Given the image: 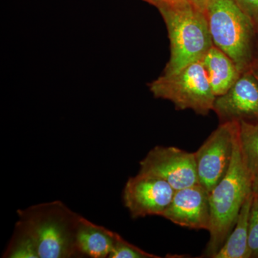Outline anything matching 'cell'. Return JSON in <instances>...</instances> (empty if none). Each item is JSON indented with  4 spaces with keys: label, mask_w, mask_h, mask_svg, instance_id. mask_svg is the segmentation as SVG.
<instances>
[{
    "label": "cell",
    "mask_w": 258,
    "mask_h": 258,
    "mask_svg": "<svg viewBox=\"0 0 258 258\" xmlns=\"http://www.w3.org/2000/svg\"><path fill=\"white\" fill-rule=\"evenodd\" d=\"M19 220L36 247L38 258L82 257L77 244L81 215L62 202L19 210Z\"/></svg>",
    "instance_id": "obj_1"
},
{
    "label": "cell",
    "mask_w": 258,
    "mask_h": 258,
    "mask_svg": "<svg viewBox=\"0 0 258 258\" xmlns=\"http://www.w3.org/2000/svg\"><path fill=\"white\" fill-rule=\"evenodd\" d=\"M252 176L241 150L239 129L227 174L210 192V240L203 257L213 258L235 227L242 205L252 192Z\"/></svg>",
    "instance_id": "obj_2"
},
{
    "label": "cell",
    "mask_w": 258,
    "mask_h": 258,
    "mask_svg": "<svg viewBox=\"0 0 258 258\" xmlns=\"http://www.w3.org/2000/svg\"><path fill=\"white\" fill-rule=\"evenodd\" d=\"M167 28L170 57L164 75L179 72L188 64L202 60L213 46L208 19L189 2L158 7Z\"/></svg>",
    "instance_id": "obj_3"
},
{
    "label": "cell",
    "mask_w": 258,
    "mask_h": 258,
    "mask_svg": "<svg viewBox=\"0 0 258 258\" xmlns=\"http://www.w3.org/2000/svg\"><path fill=\"white\" fill-rule=\"evenodd\" d=\"M205 15L213 45L227 54L242 74L250 69L256 30L235 0H208Z\"/></svg>",
    "instance_id": "obj_4"
},
{
    "label": "cell",
    "mask_w": 258,
    "mask_h": 258,
    "mask_svg": "<svg viewBox=\"0 0 258 258\" xmlns=\"http://www.w3.org/2000/svg\"><path fill=\"white\" fill-rule=\"evenodd\" d=\"M148 86L155 98L171 101L176 109L192 110L203 115L213 111L216 96L202 60L188 64L176 74H163Z\"/></svg>",
    "instance_id": "obj_5"
},
{
    "label": "cell",
    "mask_w": 258,
    "mask_h": 258,
    "mask_svg": "<svg viewBox=\"0 0 258 258\" xmlns=\"http://www.w3.org/2000/svg\"><path fill=\"white\" fill-rule=\"evenodd\" d=\"M239 122H224L195 152L199 183L211 191L230 168Z\"/></svg>",
    "instance_id": "obj_6"
},
{
    "label": "cell",
    "mask_w": 258,
    "mask_h": 258,
    "mask_svg": "<svg viewBox=\"0 0 258 258\" xmlns=\"http://www.w3.org/2000/svg\"><path fill=\"white\" fill-rule=\"evenodd\" d=\"M141 174L157 176L179 190L198 184L195 152L157 146L141 161Z\"/></svg>",
    "instance_id": "obj_7"
},
{
    "label": "cell",
    "mask_w": 258,
    "mask_h": 258,
    "mask_svg": "<svg viewBox=\"0 0 258 258\" xmlns=\"http://www.w3.org/2000/svg\"><path fill=\"white\" fill-rule=\"evenodd\" d=\"M175 189L164 180L139 173L127 181L123 203L134 219L161 216L172 201Z\"/></svg>",
    "instance_id": "obj_8"
},
{
    "label": "cell",
    "mask_w": 258,
    "mask_h": 258,
    "mask_svg": "<svg viewBox=\"0 0 258 258\" xmlns=\"http://www.w3.org/2000/svg\"><path fill=\"white\" fill-rule=\"evenodd\" d=\"M213 111L221 123L258 120V81L250 69L242 73L227 92L216 97Z\"/></svg>",
    "instance_id": "obj_9"
},
{
    "label": "cell",
    "mask_w": 258,
    "mask_h": 258,
    "mask_svg": "<svg viewBox=\"0 0 258 258\" xmlns=\"http://www.w3.org/2000/svg\"><path fill=\"white\" fill-rule=\"evenodd\" d=\"M161 217L191 230H209L211 219L210 191L200 183L176 190Z\"/></svg>",
    "instance_id": "obj_10"
},
{
    "label": "cell",
    "mask_w": 258,
    "mask_h": 258,
    "mask_svg": "<svg viewBox=\"0 0 258 258\" xmlns=\"http://www.w3.org/2000/svg\"><path fill=\"white\" fill-rule=\"evenodd\" d=\"M118 236V234L81 216L77 232L78 247L82 256L108 257Z\"/></svg>",
    "instance_id": "obj_11"
},
{
    "label": "cell",
    "mask_w": 258,
    "mask_h": 258,
    "mask_svg": "<svg viewBox=\"0 0 258 258\" xmlns=\"http://www.w3.org/2000/svg\"><path fill=\"white\" fill-rule=\"evenodd\" d=\"M202 60L212 91L216 97L227 92L242 74L234 61L215 45L208 50Z\"/></svg>",
    "instance_id": "obj_12"
},
{
    "label": "cell",
    "mask_w": 258,
    "mask_h": 258,
    "mask_svg": "<svg viewBox=\"0 0 258 258\" xmlns=\"http://www.w3.org/2000/svg\"><path fill=\"white\" fill-rule=\"evenodd\" d=\"M254 194L246 199L233 230L213 258L251 257L249 248V217Z\"/></svg>",
    "instance_id": "obj_13"
},
{
    "label": "cell",
    "mask_w": 258,
    "mask_h": 258,
    "mask_svg": "<svg viewBox=\"0 0 258 258\" xmlns=\"http://www.w3.org/2000/svg\"><path fill=\"white\" fill-rule=\"evenodd\" d=\"M239 141L246 165L253 179L258 174V120L239 122Z\"/></svg>",
    "instance_id": "obj_14"
},
{
    "label": "cell",
    "mask_w": 258,
    "mask_h": 258,
    "mask_svg": "<svg viewBox=\"0 0 258 258\" xmlns=\"http://www.w3.org/2000/svg\"><path fill=\"white\" fill-rule=\"evenodd\" d=\"M3 257L38 258L33 240L20 222L15 225L14 233Z\"/></svg>",
    "instance_id": "obj_15"
},
{
    "label": "cell",
    "mask_w": 258,
    "mask_h": 258,
    "mask_svg": "<svg viewBox=\"0 0 258 258\" xmlns=\"http://www.w3.org/2000/svg\"><path fill=\"white\" fill-rule=\"evenodd\" d=\"M110 258H158L159 256L155 255L146 252L143 249L139 248L137 246L129 243L124 239L118 236Z\"/></svg>",
    "instance_id": "obj_16"
},
{
    "label": "cell",
    "mask_w": 258,
    "mask_h": 258,
    "mask_svg": "<svg viewBox=\"0 0 258 258\" xmlns=\"http://www.w3.org/2000/svg\"><path fill=\"white\" fill-rule=\"evenodd\" d=\"M249 248L251 257H258V196L254 195L249 212Z\"/></svg>",
    "instance_id": "obj_17"
},
{
    "label": "cell",
    "mask_w": 258,
    "mask_h": 258,
    "mask_svg": "<svg viewBox=\"0 0 258 258\" xmlns=\"http://www.w3.org/2000/svg\"><path fill=\"white\" fill-rule=\"evenodd\" d=\"M240 9L250 19L258 30V0H235Z\"/></svg>",
    "instance_id": "obj_18"
},
{
    "label": "cell",
    "mask_w": 258,
    "mask_h": 258,
    "mask_svg": "<svg viewBox=\"0 0 258 258\" xmlns=\"http://www.w3.org/2000/svg\"><path fill=\"white\" fill-rule=\"evenodd\" d=\"M188 2L195 8L205 13L208 0H188Z\"/></svg>",
    "instance_id": "obj_19"
},
{
    "label": "cell",
    "mask_w": 258,
    "mask_h": 258,
    "mask_svg": "<svg viewBox=\"0 0 258 258\" xmlns=\"http://www.w3.org/2000/svg\"><path fill=\"white\" fill-rule=\"evenodd\" d=\"M252 190L254 195L258 196V174L252 179Z\"/></svg>",
    "instance_id": "obj_20"
},
{
    "label": "cell",
    "mask_w": 258,
    "mask_h": 258,
    "mask_svg": "<svg viewBox=\"0 0 258 258\" xmlns=\"http://www.w3.org/2000/svg\"><path fill=\"white\" fill-rule=\"evenodd\" d=\"M144 1L147 2L149 4L154 5L156 8L160 6L161 3H163V0H144Z\"/></svg>",
    "instance_id": "obj_21"
},
{
    "label": "cell",
    "mask_w": 258,
    "mask_h": 258,
    "mask_svg": "<svg viewBox=\"0 0 258 258\" xmlns=\"http://www.w3.org/2000/svg\"><path fill=\"white\" fill-rule=\"evenodd\" d=\"M250 71H252L254 77H255V79H257L258 81V64L257 66H256V64H252L250 68Z\"/></svg>",
    "instance_id": "obj_22"
},
{
    "label": "cell",
    "mask_w": 258,
    "mask_h": 258,
    "mask_svg": "<svg viewBox=\"0 0 258 258\" xmlns=\"http://www.w3.org/2000/svg\"><path fill=\"white\" fill-rule=\"evenodd\" d=\"M188 0H163L164 3L168 4H178V3H186Z\"/></svg>",
    "instance_id": "obj_23"
}]
</instances>
